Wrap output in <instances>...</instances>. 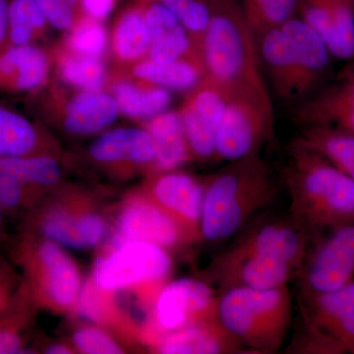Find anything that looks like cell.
Returning a JSON list of instances; mask_svg holds the SVG:
<instances>
[{
  "instance_id": "cell-42",
  "label": "cell",
  "mask_w": 354,
  "mask_h": 354,
  "mask_svg": "<svg viewBox=\"0 0 354 354\" xmlns=\"http://www.w3.org/2000/svg\"><path fill=\"white\" fill-rule=\"evenodd\" d=\"M8 0H0V50L6 46L8 38Z\"/></svg>"
},
{
  "instance_id": "cell-20",
  "label": "cell",
  "mask_w": 354,
  "mask_h": 354,
  "mask_svg": "<svg viewBox=\"0 0 354 354\" xmlns=\"http://www.w3.org/2000/svg\"><path fill=\"white\" fill-rule=\"evenodd\" d=\"M48 73V57L38 46L10 44L0 50V90L32 92Z\"/></svg>"
},
{
  "instance_id": "cell-16",
  "label": "cell",
  "mask_w": 354,
  "mask_h": 354,
  "mask_svg": "<svg viewBox=\"0 0 354 354\" xmlns=\"http://www.w3.org/2000/svg\"><path fill=\"white\" fill-rule=\"evenodd\" d=\"M298 10L327 44L333 57L354 58V6L351 0H299Z\"/></svg>"
},
{
  "instance_id": "cell-37",
  "label": "cell",
  "mask_w": 354,
  "mask_h": 354,
  "mask_svg": "<svg viewBox=\"0 0 354 354\" xmlns=\"http://www.w3.org/2000/svg\"><path fill=\"white\" fill-rule=\"evenodd\" d=\"M77 348L84 353L118 354L123 353L120 346L102 330L86 328L73 335Z\"/></svg>"
},
{
  "instance_id": "cell-10",
  "label": "cell",
  "mask_w": 354,
  "mask_h": 354,
  "mask_svg": "<svg viewBox=\"0 0 354 354\" xmlns=\"http://www.w3.org/2000/svg\"><path fill=\"white\" fill-rule=\"evenodd\" d=\"M301 313L304 326L354 354V279L327 292L301 290Z\"/></svg>"
},
{
  "instance_id": "cell-9",
  "label": "cell",
  "mask_w": 354,
  "mask_h": 354,
  "mask_svg": "<svg viewBox=\"0 0 354 354\" xmlns=\"http://www.w3.org/2000/svg\"><path fill=\"white\" fill-rule=\"evenodd\" d=\"M171 269V260L164 247L148 242H127L118 247L106 259L95 266V283L106 290H116L127 286L158 281L167 277Z\"/></svg>"
},
{
  "instance_id": "cell-17",
  "label": "cell",
  "mask_w": 354,
  "mask_h": 354,
  "mask_svg": "<svg viewBox=\"0 0 354 354\" xmlns=\"http://www.w3.org/2000/svg\"><path fill=\"white\" fill-rule=\"evenodd\" d=\"M176 221L153 202H136L128 207L120 218L116 244L141 241L160 247L174 245L183 239Z\"/></svg>"
},
{
  "instance_id": "cell-4",
  "label": "cell",
  "mask_w": 354,
  "mask_h": 354,
  "mask_svg": "<svg viewBox=\"0 0 354 354\" xmlns=\"http://www.w3.org/2000/svg\"><path fill=\"white\" fill-rule=\"evenodd\" d=\"M278 191L276 177L258 153L230 162L204 187L202 239L234 236L274 201Z\"/></svg>"
},
{
  "instance_id": "cell-44",
  "label": "cell",
  "mask_w": 354,
  "mask_h": 354,
  "mask_svg": "<svg viewBox=\"0 0 354 354\" xmlns=\"http://www.w3.org/2000/svg\"><path fill=\"white\" fill-rule=\"evenodd\" d=\"M3 208H2L1 204H0V227H1L2 221H3Z\"/></svg>"
},
{
  "instance_id": "cell-31",
  "label": "cell",
  "mask_w": 354,
  "mask_h": 354,
  "mask_svg": "<svg viewBox=\"0 0 354 354\" xmlns=\"http://www.w3.org/2000/svg\"><path fill=\"white\" fill-rule=\"evenodd\" d=\"M26 291H15L0 311V354L24 353L23 329L27 325Z\"/></svg>"
},
{
  "instance_id": "cell-40",
  "label": "cell",
  "mask_w": 354,
  "mask_h": 354,
  "mask_svg": "<svg viewBox=\"0 0 354 354\" xmlns=\"http://www.w3.org/2000/svg\"><path fill=\"white\" fill-rule=\"evenodd\" d=\"M115 0H82V6L85 12L91 18L101 20L113 10Z\"/></svg>"
},
{
  "instance_id": "cell-14",
  "label": "cell",
  "mask_w": 354,
  "mask_h": 354,
  "mask_svg": "<svg viewBox=\"0 0 354 354\" xmlns=\"http://www.w3.org/2000/svg\"><path fill=\"white\" fill-rule=\"evenodd\" d=\"M153 200L176 221L183 237H201L204 187L196 179L181 172L160 176L153 183Z\"/></svg>"
},
{
  "instance_id": "cell-22",
  "label": "cell",
  "mask_w": 354,
  "mask_h": 354,
  "mask_svg": "<svg viewBox=\"0 0 354 354\" xmlns=\"http://www.w3.org/2000/svg\"><path fill=\"white\" fill-rule=\"evenodd\" d=\"M120 111L111 95L102 91H84L67 106L64 125L72 134H94L113 124Z\"/></svg>"
},
{
  "instance_id": "cell-34",
  "label": "cell",
  "mask_w": 354,
  "mask_h": 354,
  "mask_svg": "<svg viewBox=\"0 0 354 354\" xmlns=\"http://www.w3.org/2000/svg\"><path fill=\"white\" fill-rule=\"evenodd\" d=\"M108 32L97 20L81 21L70 34L67 44L75 55L100 57L108 48Z\"/></svg>"
},
{
  "instance_id": "cell-30",
  "label": "cell",
  "mask_w": 354,
  "mask_h": 354,
  "mask_svg": "<svg viewBox=\"0 0 354 354\" xmlns=\"http://www.w3.org/2000/svg\"><path fill=\"white\" fill-rule=\"evenodd\" d=\"M241 4L257 41L265 32L295 17L299 9V0H242Z\"/></svg>"
},
{
  "instance_id": "cell-23",
  "label": "cell",
  "mask_w": 354,
  "mask_h": 354,
  "mask_svg": "<svg viewBox=\"0 0 354 354\" xmlns=\"http://www.w3.org/2000/svg\"><path fill=\"white\" fill-rule=\"evenodd\" d=\"M46 239L69 248L86 249L97 245L106 232L101 216L85 215L73 218L64 214L46 216L41 225Z\"/></svg>"
},
{
  "instance_id": "cell-6",
  "label": "cell",
  "mask_w": 354,
  "mask_h": 354,
  "mask_svg": "<svg viewBox=\"0 0 354 354\" xmlns=\"http://www.w3.org/2000/svg\"><path fill=\"white\" fill-rule=\"evenodd\" d=\"M218 318L244 348L257 353H276L292 323L288 285L270 290L235 288L218 297Z\"/></svg>"
},
{
  "instance_id": "cell-28",
  "label": "cell",
  "mask_w": 354,
  "mask_h": 354,
  "mask_svg": "<svg viewBox=\"0 0 354 354\" xmlns=\"http://www.w3.org/2000/svg\"><path fill=\"white\" fill-rule=\"evenodd\" d=\"M39 133L21 114L0 106V158L36 155Z\"/></svg>"
},
{
  "instance_id": "cell-32",
  "label": "cell",
  "mask_w": 354,
  "mask_h": 354,
  "mask_svg": "<svg viewBox=\"0 0 354 354\" xmlns=\"http://www.w3.org/2000/svg\"><path fill=\"white\" fill-rule=\"evenodd\" d=\"M46 19L38 0H11L8 6V39L12 44H31Z\"/></svg>"
},
{
  "instance_id": "cell-2",
  "label": "cell",
  "mask_w": 354,
  "mask_h": 354,
  "mask_svg": "<svg viewBox=\"0 0 354 354\" xmlns=\"http://www.w3.org/2000/svg\"><path fill=\"white\" fill-rule=\"evenodd\" d=\"M211 20L203 36L207 75L230 95L245 97L274 118L272 95L261 67L259 46L239 0H209Z\"/></svg>"
},
{
  "instance_id": "cell-7",
  "label": "cell",
  "mask_w": 354,
  "mask_h": 354,
  "mask_svg": "<svg viewBox=\"0 0 354 354\" xmlns=\"http://www.w3.org/2000/svg\"><path fill=\"white\" fill-rule=\"evenodd\" d=\"M326 232L325 236L308 248L298 272L302 290L327 292L354 279V221Z\"/></svg>"
},
{
  "instance_id": "cell-38",
  "label": "cell",
  "mask_w": 354,
  "mask_h": 354,
  "mask_svg": "<svg viewBox=\"0 0 354 354\" xmlns=\"http://www.w3.org/2000/svg\"><path fill=\"white\" fill-rule=\"evenodd\" d=\"M46 21L59 30H67L73 22L77 0H38Z\"/></svg>"
},
{
  "instance_id": "cell-24",
  "label": "cell",
  "mask_w": 354,
  "mask_h": 354,
  "mask_svg": "<svg viewBox=\"0 0 354 354\" xmlns=\"http://www.w3.org/2000/svg\"><path fill=\"white\" fill-rule=\"evenodd\" d=\"M156 146V162L162 171H171L189 158L191 149L184 131L180 114L162 113L149 124Z\"/></svg>"
},
{
  "instance_id": "cell-15",
  "label": "cell",
  "mask_w": 354,
  "mask_h": 354,
  "mask_svg": "<svg viewBox=\"0 0 354 354\" xmlns=\"http://www.w3.org/2000/svg\"><path fill=\"white\" fill-rule=\"evenodd\" d=\"M306 127H327L354 136V71L309 97L295 111Z\"/></svg>"
},
{
  "instance_id": "cell-1",
  "label": "cell",
  "mask_w": 354,
  "mask_h": 354,
  "mask_svg": "<svg viewBox=\"0 0 354 354\" xmlns=\"http://www.w3.org/2000/svg\"><path fill=\"white\" fill-rule=\"evenodd\" d=\"M310 235L290 216L257 221L212 263L213 279L221 292L288 285L304 264Z\"/></svg>"
},
{
  "instance_id": "cell-29",
  "label": "cell",
  "mask_w": 354,
  "mask_h": 354,
  "mask_svg": "<svg viewBox=\"0 0 354 354\" xmlns=\"http://www.w3.org/2000/svg\"><path fill=\"white\" fill-rule=\"evenodd\" d=\"M113 46L116 55L124 60H136L149 53L151 35L145 14L130 10L123 14L114 30Z\"/></svg>"
},
{
  "instance_id": "cell-12",
  "label": "cell",
  "mask_w": 354,
  "mask_h": 354,
  "mask_svg": "<svg viewBox=\"0 0 354 354\" xmlns=\"http://www.w3.org/2000/svg\"><path fill=\"white\" fill-rule=\"evenodd\" d=\"M227 93L209 77H205L181 111L184 131L191 152L201 158L216 156V128L225 113Z\"/></svg>"
},
{
  "instance_id": "cell-13",
  "label": "cell",
  "mask_w": 354,
  "mask_h": 354,
  "mask_svg": "<svg viewBox=\"0 0 354 354\" xmlns=\"http://www.w3.org/2000/svg\"><path fill=\"white\" fill-rule=\"evenodd\" d=\"M62 169L46 156L0 158V204L3 211L25 207L39 188L59 180Z\"/></svg>"
},
{
  "instance_id": "cell-11",
  "label": "cell",
  "mask_w": 354,
  "mask_h": 354,
  "mask_svg": "<svg viewBox=\"0 0 354 354\" xmlns=\"http://www.w3.org/2000/svg\"><path fill=\"white\" fill-rule=\"evenodd\" d=\"M218 297L213 288L191 278L172 281L160 293L156 318L162 329L176 330L191 324L218 319Z\"/></svg>"
},
{
  "instance_id": "cell-19",
  "label": "cell",
  "mask_w": 354,
  "mask_h": 354,
  "mask_svg": "<svg viewBox=\"0 0 354 354\" xmlns=\"http://www.w3.org/2000/svg\"><path fill=\"white\" fill-rule=\"evenodd\" d=\"M167 335L158 351L165 354H230L242 353L241 342L218 319L191 324Z\"/></svg>"
},
{
  "instance_id": "cell-35",
  "label": "cell",
  "mask_w": 354,
  "mask_h": 354,
  "mask_svg": "<svg viewBox=\"0 0 354 354\" xmlns=\"http://www.w3.org/2000/svg\"><path fill=\"white\" fill-rule=\"evenodd\" d=\"M185 28L165 32L151 39L149 55L150 59L158 64H171L183 59L190 51L191 41Z\"/></svg>"
},
{
  "instance_id": "cell-26",
  "label": "cell",
  "mask_w": 354,
  "mask_h": 354,
  "mask_svg": "<svg viewBox=\"0 0 354 354\" xmlns=\"http://www.w3.org/2000/svg\"><path fill=\"white\" fill-rule=\"evenodd\" d=\"M203 72L206 73L204 64L183 59L171 64H158L149 59L134 68L135 76L142 80L167 90L176 91L196 87L201 81Z\"/></svg>"
},
{
  "instance_id": "cell-21",
  "label": "cell",
  "mask_w": 354,
  "mask_h": 354,
  "mask_svg": "<svg viewBox=\"0 0 354 354\" xmlns=\"http://www.w3.org/2000/svg\"><path fill=\"white\" fill-rule=\"evenodd\" d=\"M90 153L100 162L148 164L156 160V146L150 132L139 128H120L95 140Z\"/></svg>"
},
{
  "instance_id": "cell-33",
  "label": "cell",
  "mask_w": 354,
  "mask_h": 354,
  "mask_svg": "<svg viewBox=\"0 0 354 354\" xmlns=\"http://www.w3.org/2000/svg\"><path fill=\"white\" fill-rule=\"evenodd\" d=\"M60 73L65 82L84 91H101L106 82V67L100 57L74 53L62 60Z\"/></svg>"
},
{
  "instance_id": "cell-39",
  "label": "cell",
  "mask_w": 354,
  "mask_h": 354,
  "mask_svg": "<svg viewBox=\"0 0 354 354\" xmlns=\"http://www.w3.org/2000/svg\"><path fill=\"white\" fill-rule=\"evenodd\" d=\"M145 18L151 39L183 27L178 18L165 4H153L147 10Z\"/></svg>"
},
{
  "instance_id": "cell-8",
  "label": "cell",
  "mask_w": 354,
  "mask_h": 354,
  "mask_svg": "<svg viewBox=\"0 0 354 354\" xmlns=\"http://www.w3.org/2000/svg\"><path fill=\"white\" fill-rule=\"evenodd\" d=\"M274 118L256 102L228 95L227 109L216 128V157L234 162L257 155L274 135Z\"/></svg>"
},
{
  "instance_id": "cell-43",
  "label": "cell",
  "mask_w": 354,
  "mask_h": 354,
  "mask_svg": "<svg viewBox=\"0 0 354 354\" xmlns=\"http://www.w3.org/2000/svg\"><path fill=\"white\" fill-rule=\"evenodd\" d=\"M71 353L69 348L64 346H51L46 349V353L48 354H69Z\"/></svg>"
},
{
  "instance_id": "cell-27",
  "label": "cell",
  "mask_w": 354,
  "mask_h": 354,
  "mask_svg": "<svg viewBox=\"0 0 354 354\" xmlns=\"http://www.w3.org/2000/svg\"><path fill=\"white\" fill-rule=\"evenodd\" d=\"M113 93L120 111L130 118H155L164 113L171 102L169 90L158 86L141 88L124 81L116 84Z\"/></svg>"
},
{
  "instance_id": "cell-5",
  "label": "cell",
  "mask_w": 354,
  "mask_h": 354,
  "mask_svg": "<svg viewBox=\"0 0 354 354\" xmlns=\"http://www.w3.org/2000/svg\"><path fill=\"white\" fill-rule=\"evenodd\" d=\"M258 46L274 93L286 101L312 92L333 57L323 39L302 18H291L265 32Z\"/></svg>"
},
{
  "instance_id": "cell-3",
  "label": "cell",
  "mask_w": 354,
  "mask_h": 354,
  "mask_svg": "<svg viewBox=\"0 0 354 354\" xmlns=\"http://www.w3.org/2000/svg\"><path fill=\"white\" fill-rule=\"evenodd\" d=\"M283 169L290 218L310 234L354 221V183L322 156L297 141Z\"/></svg>"
},
{
  "instance_id": "cell-25",
  "label": "cell",
  "mask_w": 354,
  "mask_h": 354,
  "mask_svg": "<svg viewBox=\"0 0 354 354\" xmlns=\"http://www.w3.org/2000/svg\"><path fill=\"white\" fill-rule=\"evenodd\" d=\"M322 156L354 183V136L327 127H306L297 140Z\"/></svg>"
},
{
  "instance_id": "cell-36",
  "label": "cell",
  "mask_w": 354,
  "mask_h": 354,
  "mask_svg": "<svg viewBox=\"0 0 354 354\" xmlns=\"http://www.w3.org/2000/svg\"><path fill=\"white\" fill-rule=\"evenodd\" d=\"M164 4L178 18L186 31L201 37L211 20V10L202 0H164Z\"/></svg>"
},
{
  "instance_id": "cell-45",
  "label": "cell",
  "mask_w": 354,
  "mask_h": 354,
  "mask_svg": "<svg viewBox=\"0 0 354 354\" xmlns=\"http://www.w3.org/2000/svg\"><path fill=\"white\" fill-rule=\"evenodd\" d=\"M351 3H353V6H354V0H351Z\"/></svg>"
},
{
  "instance_id": "cell-41",
  "label": "cell",
  "mask_w": 354,
  "mask_h": 354,
  "mask_svg": "<svg viewBox=\"0 0 354 354\" xmlns=\"http://www.w3.org/2000/svg\"><path fill=\"white\" fill-rule=\"evenodd\" d=\"M14 277L12 272L6 265L0 266V311L14 295Z\"/></svg>"
},
{
  "instance_id": "cell-18",
  "label": "cell",
  "mask_w": 354,
  "mask_h": 354,
  "mask_svg": "<svg viewBox=\"0 0 354 354\" xmlns=\"http://www.w3.org/2000/svg\"><path fill=\"white\" fill-rule=\"evenodd\" d=\"M21 256L26 264L38 267L44 272L51 299L62 306L73 304L80 290V277L75 263L57 243L44 241L32 251L24 244Z\"/></svg>"
}]
</instances>
